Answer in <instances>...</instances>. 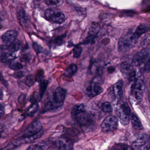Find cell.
Listing matches in <instances>:
<instances>
[{
    "mask_svg": "<svg viewBox=\"0 0 150 150\" xmlns=\"http://www.w3.org/2000/svg\"><path fill=\"white\" fill-rule=\"evenodd\" d=\"M99 29V28H98V26H93V27L90 30V31H89L88 33V36L86 38L84 41V42L82 43V44H86L89 43L91 41H93L97 35V33L99 31L98 30Z\"/></svg>",
    "mask_w": 150,
    "mask_h": 150,
    "instance_id": "16",
    "label": "cell"
},
{
    "mask_svg": "<svg viewBox=\"0 0 150 150\" xmlns=\"http://www.w3.org/2000/svg\"><path fill=\"white\" fill-rule=\"evenodd\" d=\"M148 137L144 133H139L135 134L132 138L131 147L133 150H138L143 145L148 142Z\"/></svg>",
    "mask_w": 150,
    "mask_h": 150,
    "instance_id": "10",
    "label": "cell"
},
{
    "mask_svg": "<svg viewBox=\"0 0 150 150\" xmlns=\"http://www.w3.org/2000/svg\"><path fill=\"white\" fill-rule=\"evenodd\" d=\"M101 108L103 112L106 113H110L112 111V106L108 102H106L102 103L101 106Z\"/></svg>",
    "mask_w": 150,
    "mask_h": 150,
    "instance_id": "25",
    "label": "cell"
},
{
    "mask_svg": "<svg viewBox=\"0 0 150 150\" xmlns=\"http://www.w3.org/2000/svg\"><path fill=\"white\" fill-rule=\"evenodd\" d=\"M116 113L121 123L126 125L129 123L131 115V110L127 103L120 102L116 108Z\"/></svg>",
    "mask_w": 150,
    "mask_h": 150,
    "instance_id": "3",
    "label": "cell"
},
{
    "mask_svg": "<svg viewBox=\"0 0 150 150\" xmlns=\"http://www.w3.org/2000/svg\"><path fill=\"white\" fill-rule=\"evenodd\" d=\"M139 37L135 33H128L121 38L118 41V48L121 52L129 51L137 44Z\"/></svg>",
    "mask_w": 150,
    "mask_h": 150,
    "instance_id": "2",
    "label": "cell"
},
{
    "mask_svg": "<svg viewBox=\"0 0 150 150\" xmlns=\"http://www.w3.org/2000/svg\"><path fill=\"white\" fill-rule=\"evenodd\" d=\"M78 70V66L76 65H70L66 71V75L68 77H72L77 72Z\"/></svg>",
    "mask_w": 150,
    "mask_h": 150,
    "instance_id": "22",
    "label": "cell"
},
{
    "mask_svg": "<svg viewBox=\"0 0 150 150\" xmlns=\"http://www.w3.org/2000/svg\"><path fill=\"white\" fill-rule=\"evenodd\" d=\"M86 91L87 94L90 97H94L102 93L103 88L101 86L100 80L99 78L96 77L93 79Z\"/></svg>",
    "mask_w": 150,
    "mask_h": 150,
    "instance_id": "7",
    "label": "cell"
},
{
    "mask_svg": "<svg viewBox=\"0 0 150 150\" xmlns=\"http://www.w3.org/2000/svg\"><path fill=\"white\" fill-rule=\"evenodd\" d=\"M123 82L122 81H118L114 84L113 87V91L116 97L120 98L122 97L123 94Z\"/></svg>",
    "mask_w": 150,
    "mask_h": 150,
    "instance_id": "15",
    "label": "cell"
},
{
    "mask_svg": "<svg viewBox=\"0 0 150 150\" xmlns=\"http://www.w3.org/2000/svg\"><path fill=\"white\" fill-rule=\"evenodd\" d=\"M39 108V105L37 103L35 102L32 103L28 109L27 111V114L29 116L32 117L37 112Z\"/></svg>",
    "mask_w": 150,
    "mask_h": 150,
    "instance_id": "23",
    "label": "cell"
},
{
    "mask_svg": "<svg viewBox=\"0 0 150 150\" xmlns=\"http://www.w3.org/2000/svg\"><path fill=\"white\" fill-rule=\"evenodd\" d=\"M55 146L58 150H71L73 148V142L64 138L57 139L55 142Z\"/></svg>",
    "mask_w": 150,
    "mask_h": 150,
    "instance_id": "13",
    "label": "cell"
},
{
    "mask_svg": "<svg viewBox=\"0 0 150 150\" xmlns=\"http://www.w3.org/2000/svg\"><path fill=\"white\" fill-rule=\"evenodd\" d=\"M22 44L21 42L20 41H15L10 46L8 47L7 50L8 52H13L18 51L21 48Z\"/></svg>",
    "mask_w": 150,
    "mask_h": 150,
    "instance_id": "21",
    "label": "cell"
},
{
    "mask_svg": "<svg viewBox=\"0 0 150 150\" xmlns=\"http://www.w3.org/2000/svg\"><path fill=\"white\" fill-rule=\"evenodd\" d=\"M26 99V95L22 94L19 96L18 101L20 103H22Z\"/></svg>",
    "mask_w": 150,
    "mask_h": 150,
    "instance_id": "36",
    "label": "cell"
},
{
    "mask_svg": "<svg viewBox=\"0 0 150 150\" xmlns=\"http://www.w3.org/2000/svg\"><path fill=\"white\" fill-rule=\"evenodd\" d=\"M3 114V107L1 103H0V116L2 115Z\"/></svg>",
    "mask_w": 150,
    "mask_h": 150,
    "instance_id": "41",
    "label": "cell"
},
{
    "mask_svg": "<svg viewBox=\"0 0 150 150\" xmlns=\"http://www.w3.org/2000/svg\"><path fill=\"white\" fill-rule=\"evenodd\" d=\"M86 111L85 105L83 104H79L76 105L73 108L71 111V114L73 116L75 117L79 114Z\"/></svg>",
    "mask_w": 150,
    "mask_h": 150,
    "instance_id": "20",
    "label": "cell"
},
{
    "mask_svg": "<svg viewBox=\"0 0 150 150\" xmlns=\"http://www.w3.org/2000/svg\"><path fill=\"white\" fill-rule=\"evenodd\" d=\"M149 49L146 48L136 53L132 59V64L139 67L143 65L149 59Z\"/></svg>",
    "mask_w": 150,
    "mask_h": 150,
    "instance_id": "8",
    "label": "cell"
},
{
    "mask_svg": "<svg viewBox=\"0 0 150 150\" xmlns=\"http://www.w3.org/2000/svg\"><path fill=\"white\" fill-rule=\"evenodd\" d=\"M0 81H2V83H3L4 84H6V81H5V79H4V78H3V76L1 75V73H0Z\"/></svg>",
    "mask_w": 150,
    "mask_h": 150,
    "instance_id": "40",
    "label": "cell"
},
{
    "mask_svg": "<svg viewBox=\"0 0 150 150\" xmlns=\"http://www.w3.org/2000/svg\"><path fill=\"white\" fill-rule=\"evenodd\" d=\"M140 150H150V144L147 142L139 148Z\"/></svg>",
    "mask_w": 150,
    "mask_h": 150,
    "instance_id": "33",
    "label": "cell"
},
{
    "mask_svg": "<svg viewBox=\"0 0 150 150\" xmlns=\"http://www.w3.org/2000/svg\"><path fill=\"white\" fill-rule=\"evenodd\" d=\"M73 56L74 57L78 58L80 57L81 53L82 52V48L81 46L77 45L74 46L73 50Z\"/></svg>",
    "mask_w": 150,
    "mask_h": 150,
    "instance_id": "26",
    "label": "cell"
},
{
    "mask_svg": "<svg viewBox=\"0 0 150 150\" xmlns=\"http://www.w3.org/2000/svg\"><path fill=\"white\" fill-rule=\"evenodd\" d=\"M18 18H19L20 21L22 22V23L23 22V21H25V20H26V19H25V13L24 10H20L18 13Z\"/></svg>",
    "mask_w": 150,
    "mask_h": 150,
    "instance_id": "32",
    "label": "cell"
},
{
    "mask_svg": "<svg viewBox=\"0 0 150 150\" xmlns=\"http://www.w3.org/2000/svg\"><path fill=\"white\" fill-rule=\"evenodd\" d=\"M63 40H64V36H63L61 37H59V38L56 39L55 40V43L58 45L61 44L62 42H63Z\"/></svg>",
    "mask_w": 150,
    "mask_h": 150,
    "instance_id": "38",
    "label": "cell"
},
{
    "mask_svg": "<svg viewBox=\"0 0 150 150\" xmlns=\"http://www.w3.org/2000/svg\"><path fill=\"white\" fill-rule=\"evenodd\" d=\"M131 95L137 103H140L143 100L145 91L144 76L141 72H136V74L130 80Z\"/></svg>",
    "mask_w": 150,
    "mask_h": 150,
    "instance_id": "1",
    "label": "cell"
},
{
    "mask_svg": "<svg viewBox=\"0 0 150 150\" xmlns=\"http://www.w3.org/2000/svg\"><path fill=\"white\" fill-rule=\"evenodd\" d=\"M131 122L132 126L137 130H141L143 127L138 117L135 115H132L131 117Z\"/></svg>",
    "mask_w": 150,
    "mask_h": 150,
    "instance_id": "19",
    "label": "cell"
},
{
    "mask_svg": "<svg viewBox=\"0 0 150 150\" xmlns=\"http://www.w3.org/2000/svg\"><path fill=\"white\" fill-rule=\"evenodd\" d=\"M38 136H39V134H37L35 136H32V137H23V138H22L18 139L13 143V146H18L23 144L25 143L26 144V143L33 142V141L35 140L37 138H38Z\"/></svg>",
    "mask_w": 150,
    "mask_h": 150,
    "instance_id": "14",
    "label": "cell"
},
{
    "mask_svg": "<svg viewBox=\"0 0 150 150\" xmlns=\"http://www.w3.org/2000/svg\"><path fill=\"white\" fill-rule=\"evenodd\" d=\"M17 32L14 30H9L6 32L1 36V40L5 46H10L14 42L17 38Z\"/></svg>",
    "mask_w": 150,
    "mask_h": 150,
    "instance_id": "11",
    "label": "cell"
},
{
    "mask_svg": "<svg viewBox=\"0 0 150 150\" xmlns=\"http://www.w3.org/2000/svg\"><path fill=\"white\" fill-rule=\"evenodd\" d=\"M66 97V91L61 87L56 89L52 96V100L48 104L50 108H59L63 105Z\"/></svg>",
    "mask_w": 150,
    "mask_h": 150,
    "instance_id": "4",
    "label": "cell"
},
{
    "mask_svg": "<svg viewBox=\"0 0 150 150\" xmlns=\"http://www.w3.org/2000/svg\"><path fill=\"white\" fill-rule=\"evenodd\" d=\"M48 85V81L47 80H43L40 83V95L41 96L43 95L44 93L47 88Z\"/></svg>",
    "mask_w": 150,
    "mask_h": 150,
    "instance_id": "27",
    "label": "cell"
},
{
    "mask_svg": "<svg viewBox=\"0 0 150 150\" xmlns=\"http://www.w3.org/2000/svg\"><path fill=\"white\" fill-rule=\"evenodd\" d=\"M24 76V73L22 71L18 72L14 74V76L16 78H23Z\"/></svg>",
    "mask_w": 150,
    "mask_h": 150,
    "instance_id": "35",
    "label": "cell"
},
{
    "mask_svg": "<svg viewBox=\"0 0 150 150\" xmlns=\"http://www.w3.org/2000/svg\"><path fill=\"white\" fill-rule=\"evenodd\" d=\"M47 145L44 141H41L31 144L27 150H45Z\"/></svg>",
    "mask_w": 150,
    "mask_h": 150,
    "instance_id": "17",
    "label": "cell"
},
{
    "mask_svg": "<svg viewBox=\"0 0 150 150\" xmlns=\"http://www.w3.org/2000/svg\"><path fill=\"white\" fill-rule=\"evenodd\" d=\"M2 97H3V92L1 89H0V99H2Z\"/></svg>",
    "mask_w": 150,
    "mask_h": 150,
    "instance_id": "42",
    "label": "cell"
},
{
    "mask_svg": "<svg viewBox=\"0 0 150 150\" xmlns=\"http://www.w3.org/2000/svg\"><path fill=\"white\" fill-rule=\"evenodd\" d=\"M6 52H7L6 47L4 46H0V56L1 57Z\"/></svg>",
    "mask_w": 150,
    "mask_h": 150,
    "instance_id": "37",
    "label": "cell"
},
{
    "mask_svg": "<svg viewBox=\"0 0 150 150\" xmlns=\"http://www.w3.org/2000/svg\"><path fill=\"white\" fill-rule=\"evenodd\" d=\"M34 82H35V80H34L33 76L30 75L27 77L26 81H25V83L27 86H31L34 84Z\"/></svg>",
    "mask_w": 150,
    "mask_h": 150,
    "instance_id": "30",
    "label": "cell"
},
{
    "mask_svg": "<svg viewBox=\"0 0 150 150\" xmlns=\"http://www.w3.org/2000/svg\"><path fill=\"white\" fill-rule=\"evenodd\" d=\"M118 125V120L115 116H108L103 120L101 129L103 132H110L115 130Z\"/></svg>",
    "mask_w": 150,
    "mask_h": 150,
    "instance_id": "6",
    "label": "cell"
},
{
    "mask_svg": "<svg viewBox=\"0 0 150 150\" xmlns=\"http://www.w3.org/2000/svg\"><path fill=\"white\" fill-rule=\"evenodd\" d=\"M4 130V126L2 124L0 123V135H1Z\"/></svg>",
    "mask_w": 150,
    "mask_h": 150,
    "instance_id": "39",
    "label": "cell"
},
{
    "mask_svg": "<svg viewBox=\"0 0 150 150\" xmlns=\"http://www.w3.org/2000/svg\"><path fill=\"white\" fill-rule=\"evenodd\" d=\"M10 67L13 70H15V71H18V70L22 69L23 65L18 62L13 61L10 63Z\"/></svg>",
    "mask_w": 150,
    "mask_h": 150,
    "instance_id": "29",
    "label": "cell"
},
{
    "mask_svg": "<svg viewBox=\"0 0 150 150\" xmlns=\"http://www.w3.org/2000/svg\"><path fill=\"white\" fill-rule=\"evenodd\" d=\"M46 4L49 6L57 7L61 6L64 1H46Z\"/></svg>",
    "mask_w": 150,
    "mask_h": 150,
    "instance_id": "28",
    "label": "cell"
},
{
    "mask_svg": "<svg viewBox=\"0 0 150 150\" xmlns=\"http://www.w3.org/2000/svg\"><path fill=\"white\" fill-rule=\"evenodd\" d=\"M44 74L43 72L42 71H40L37 74L36 76L35 80L36 81L38 82H40L41 83V82L44 80Z\"/></svg>",
    "mask_w": 150,
    "mask_h": 150,
    "instance_id": "31",
    "label": "cell"
},
{
    "mask_svg": "<svg viewBox=\"0 0 150 150\" xmlns=\"http://www.w3.org/2000/svg\"><path fill=\"white\" fill-rule=\"evenodd\" d=\"M149 30V28L144 25H140L136 28L135 33L140 37L142 35L146 33Z\"/></svg>",
    "mask_w": 150,
    "mask_h": 150,
    "instance_id": "24",
    "label": "cell"
},
{
    "mask_svg": "<svg viewBox=\"0 0 150 150\" xmlns=\"http://www.w3.org/2000/svg\"><path fill=\"white\" fill-rule=\"evenodd\" d=\"M119 150H134L131 146H129L127 145L122 144L120 146Z\"/></svg>",
    "mask_w": 150,
    "mask_h": 150,
    "instance_id": "34",
    "label": "cell"
},
{
    "mask_svg": "<svg viewBox=\"0 0 150 150\" xmlns=\"http://www.w3.org/2000/svg\"><path fill=\"white\" fill-rule=\"evenodd\" d=\"M45 15L48 20L57 23H62L65 20L64 13L58 9L49 8L46 10Z\"/></svg>",
    "mask_w": 150,
    "mask_h": 150,
    "instance_id": "5",
    "label": "cell"
},
{
    "mask_svg": "<svg viewBox=\"0 0 150 150\" xmlns=\"http://www.w3.org/2000/svg\"><path fill=\"white\" fill-rule=\"evenodd\" d=\"M42 126L39 120H36L27 128L23 134V137H30L39 134L42 130Z\"/></svg>",
    "mask_w": 150,
    "mask_h": 150,
    "instance_id": "9",
    "label": "cell"
},
{
    "mask_svg": "<svg viewBox=\"0 0 150 150\" xmlns=\"http://www.w3.org/2000/svg\"><path fill=\"white\" fill-rule=\"evenodd\" d=\"M16 55L10 52H7L1 57V61L3 63H11L16 58Z\"/></svg>",
    "mask_w": 150,
    "mask_h": 150,
    "instance_id": "18",
    "label": "cell"
},
{
    "mask_svg": "<svg viewBox=\"0 0 150 150\" xmlns=\"http://www.w3.org/2000/svg\"><path fill=\"white\" fill-rule=\"evenodd\" d=\"M121 71L124 77L129 81L135 75L137 72L134 70L132 65L126 62L121 64Z\"/></svg>",
    "mask_w": 150,
    "mask_h": 150,
    "instance_id": "12",
    "label": "cell"
}]
</instances>
